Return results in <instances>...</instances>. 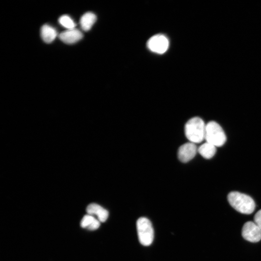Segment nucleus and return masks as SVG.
<instances>
[{"instance_id": "nucleus-15", "label": "nucleus", "mask_w": 261, "mask_h": 261, "mask_svg": "<svg viewBox=\"0 0 261 261\" xmlns=\"http://www.w3.org/2000/svg\"><path fill=\"white\" fill-rule=\"evenodd\" d=\"M254 222L261 230V209L255 214L254 217Z\"/></svg>"}, {"instance_id": "nucleus-10", "label": "nucleus", "mask_w": 261, "mask_h": 261, "mask_svg": "<svg viewBox=\"0 0 261 261\" xmlns=\"http://www.w3.org/2000/svg\"><path fill=\"white\" fill-rule=\"evenodd\" d=\"M101 222L95 217L90 215H86L82 218L80 225L82 228L90 231L97 230L100 226Z\"/></svg>"}, {"instance_id": "nucleus-14", "label": "nucleus", "mask_w": 261, "mask_h": 261, "mask_svg": "<svg viewBox=\"0 0 261 261\" xmlns=\"http://www.w3.org/2000/svg\"><path fill=\"white\" fill-rule=\"evenodd\" d=\"M58 21L62 26L68 29H74L76 26L73 20L67 15L61 16L58 19Z\"/></svg>"}, {"instance_id": "nucleus-1", "label": "nucleus", "mask_w": 261, "mask_h": 261, "mask_svg": "<svg viewBox=\"0 0 261 261\" xmlns=\"http://www.w3.org/2000/svg\"><path fill=\"white\" fill-rule=\"evenodd\" d=\"M230 205L238 212L245 214H250L255 208L253 199L249 196L237 191H232L228 195Z\"/></svg>"}, {"instance_id": "nucleus-4", "label": "nucleus", "mask_w": 261, "mask_h": 261, "mask_svg": "<svg viewBox=\"0 0 261 261\" xmlns=\"http://www.w3.org/2000/svg\"><path fill=\"white\" fill-rule=\"evenodd\" d=\"M139 241L144 246L150 245L154 239V230L151 222L146 218H139L136 222Z\"/></svg>"}, {"instance_id": "nucleus-3", "label": "nucleus", "mask_w": 261, "mask_h": 261, "mask_svg": "<svg viewBox=\"0 0 261 261\" xmlns=\"http://www.w3.org/2000/svg\"><path fill=\"white\" fill-rule=\"evenodd\" d=\"M206 142L216 147L222 146L226 141V136L221 127L215 121L206 124L205 138Z\"/></svg>"}, {"instance_id": "nucleus-11", "label": "nucleus", "mask_w": 261, "mask_h": 261, "mask_svg": "<svg viewBox=\"0 0 261 261\" xmlns=\"http://www.w3.org/2000/svg\"><path fill=\"white\" fill-rule=\"evenodd\" d=\"M96 15L91 12L84 14L81 17L80 24L81 28L85 31L89 30L96 20Z\"/></svg>"}, {"instance_id": "nucleus-6", "label": "nucleus", "mask_w": 261, "mask_h": 261, "mask_svg": "<svg viewBox=\"0 0 261 261\" xmlns=\"http://www.w3.org/2000/svg\"><path fill=\"white\" fill-rule=\"evenodd\" d=\"M242 235L247 241L256 243L261 239V230L254 222L249 221L244 224Z\"/></svg>"}, {"instance_id": "nucleus-13", "label": "nucleus", "mask_w": 261, "mask_h": 261, "mask_svg": "<svg viewBox=\"0 0 261 261\" xmlns=\"http://www.w3.org/2000/svg\"><path fill=\"white\" fill-rule=\"evenodd\" d=\"M57 35L56 30L48 25H43L41 29V35L44 41L46 43H51Z\"/></svg>"}, {"instance_id": "nucleus-2", "label": "nucleus", "mask_w": 261, "mask_h": 261, "mask_svg": "<svg viewBox=\"0 0 261 261\" xmlns=\"http://www.w3.org/2000/svg\"><path fill=\"white\" fill-rule=\"evenodd\" d=\"M206 124L202 119L194 117L188 120L185 126V133L189 142L196 144L205 138Z\"/></svg>"}, {"instance_id": "nucleus-9", "label": "nucleus", "mask_w": 261, "mask_h": 261, "mask_svg": "<svg viewBox=\"0 0 261 261\" xmlns=\"http://www.w3.org/2000/svg\"><path fill=\"white\" fill-rule=\"evenodd\" d=\"M86 211L88 215L96 216L101 222H105L109 216L108 211L97 203H91L87 207Z\"/></svg>"}, {"instance_id": "nucleus-8", "label": "nucleus", "mask_w": 261, "mask_h": 261, "mask_svg": "<svg viewBox=\"0 0 261 261\" xmlns=\"http://www.w3.org/2000/svg\"><path fill=\"white\" fill-rule=\"evenodd\" d=\"M83 36L82 33L74 28L63 31L58 35L60 40L67 44H74L80 40Z\"/></svg>"}, {"instance_id": "nucleus-5", "label": "nucleus", "mask_w": 261, "mask_h": 261, "mask_svg": "<svg viewBox=\"0 0 261 261\" xmlns=\"http://www.w3.org/2000/svg\"><path fill=\"white\" fill-rule=\"evenodd\" d=\"M169 42L167 37L163 34H157L151 37L147 41V46L153 52L163 54L168 49Z\"/></svg>"}, {"instance_id": "nucleus-12", "label": "nucleus", "mask_w": 261, "mask_h": 261, "mask_svg": "<svg viewBox=\"0 0 261 261\" xmlns=\"http://www.w3.org/2000/svg\"><path fill=\"white\" fill-rule=\"evenodd\" d=\"M216 150V146L206 142L198 148L199 154L206 159L212 158L215 155Z\"/></svg>"}, {"instance_id": "nucleus-7", "label": "nucleus", "mask_w": 261, "mask_h": 261, "mask_svg": "<svg viewBox=\"0 0 261 261\" xmlns=\"http://www.w3.org/2000/svg\"><path fill=\"white\" fill-rule=\"evenodd\" d=\"M198 148L195 144L188 142L181 145L178 150V157L183 162H187L196 155Z\"/></svg>"}]
</instances>
